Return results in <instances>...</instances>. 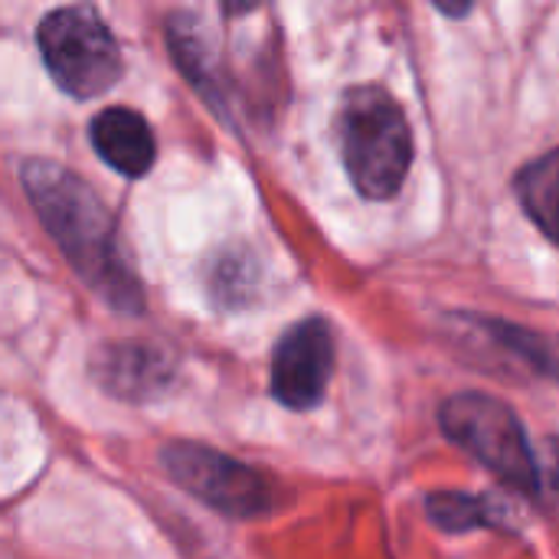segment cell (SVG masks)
<instances>
[{
    "instance_id": "1",
    "label": "cell",
    "mask_w": 559,
    "mask_h": 559,
    "mask_svg": "<svg viewBox=\"0 0 559 559\" xmlns=\"http://www.w3.org/2000/svg\"><path fill=\"white\" fill-rule=\"evenodd\" d=\"M20 180L72 272L115 311L138 314L144 308V292L118 252L115 216L102 197L69 167L43 157L23 160Z\"/></svg>"
},
{
    "instance_id": "2",
    "label": "cell",
    "mask_w": 559,
    "mask_h": 559,
    "mask_svg": "<svg viewBox=\"0 0 559 559\" xmlns=\"http://www.w3.org/2000/svg\"><path fill=\"white\" fill-rule=\"evenodd\" d=\"M337 134L357 193L367 200L396 197L413 164V131L403 105L380 85H354L341 98Z\"/></svg>"
},
{
    "instance_id": "3",
    "label": "cell",
    "mask_w": 559,
    "mask_h": 559,
    "mask_svg": "<svg viewBox=\"0 0 559 559\" xmlns=\"http://www.w3.org/2000/svg\"><path fill=\"white\" fill-rule=\"evenodd\" d=\"M439 426L508 488L524 495L540 491V465L527 445L518 413L508 403L488 393H455L442 403Z\"/></svg>"
},
{
    "instance_id": "4",
    "label": "cell",
    "mask_w": 559,
    "mask_h": 559,
    "mask_svg": "<svg viewBox=\"0 0 559 559\" xmlns=\"http://www.w3.org/2000/svg\"><path fill=\"white\" fill-rule=\"evenodd\" d=\"M39 56L56 85L72 98L105 95L124 69L108 23L92 7H59L39 20Z\"/></svg>"
},
{
    "instance_id": "5",
    "label": "cell",
    "mask_w": 559,
    "mask_h": 559,
    "mask_svg": "<svg viewBox=\"0 0 559 559\" xmlns=\"http://www.w3.org/2000/svg\"><path fill=\"white\" fill-rule=\"evenodd\" d=\"M160 465L170 475L174 485H180L187 495H193L197 501L210 504L213 511L226 514V518H259L269 511L272 504V491L265 485V478L216 452L206 445H193V442H174L160 452Z\"/></svg>"
},
{
    "instance_id": "6",
    "label": "cell",
    "mask_w": 559,
    "mask_h": 559,
    "mask_svg": "<svg viewBox=\"0 0 559 559\" xmlns=\"http://www.w3.org/2000/svg\"><path fill=\"white\" fill-rule=\"evenodd\" d=\"M334 377V331L324 318L292 324L272 354V393L282 406L314 409Z\"/></svg>"
},
{
    "instance_id": "7",
    "label": "cell",
    "mask_w": 559,
    "mask_h": 559,
    "mask_svg": "<svg viewBox=\"0 0 559 559\" xmlns=\"http://www.w3.org/2000/svg\"><path fill=\"white\" fill-rule=\"evenodd\" d=\"M174 357L144 341H115L102 344L92 354V380L115 400L147 403L157 400L174 380Z\"/></svg>"
},
{
    "instance_id": "8",
    "label": "cell",
    "mask_w": 559,
    "mask_h": 559,
    "mask_svg": "<svg viewBox=\"0 0 559 559\" xmlns=\"http://www.w3.org/2000/svg\"><path fill=\"white\" fill-rule=\"evenodd\" d=\"M88 138L95 154L118 170L121 177H144L157 157V144H154V131L144 121V115H138L134 108L124 105H111L102 108L92 124H88Z\"/></svg>"
},
{
    "instance_id": "9",
    "label": "cell",
    "mask_w": 559,
    "mask_h": 559,
    "mask_svg": "<svg viewBox=\"0 0 559 559\" xmlns=\"http://www.w3.org/2000/svg\"><path fill=\"white\" fill-rule=\"evenodd\" d=\"M514 193L531 223L559 246V147L534 157L518 170Z\"/></svg>"
},
{
    "instance_id": "10",
    "label": "cell",
    "mask_w": 559,
    "mask_h": 559,
    "mask_svg": "<svg viewBox=\"0 0 559 559\" xmlns=\"http://www.w3.org/2000/svg\"><path fill=\"white\" fill-rule=\"evenodd\" d=\"M426 514L436 527H442L449 534H462V531H475V527H501V511L491 508L488 498L462 495V491L429 495Z\"/></svg>"
},
{
    "instance_id": "11",
    "label": "cell",
    "mask_w": 559,
    "mask_h": 559,
    "mask_svg": "<svg viewBox=\"0 0 559 559\" xmlns=\"http://www.w3.org/2000/svg\"><path fill=\"white\" fill-rule=\"evenodd\" d=\"M488 331L508 347L514 350L521 360H527L537 373L550 377L559 383V337H547L518 324H504V321H488Z\"/></svg>"
},
{
    "instance_id": "12",
    "label": "cell",
    "mask_w": 559,
    "mask_h": 559,
    "mask_svg": "<svg viewBox=\"0 0 559 559\" xmlns=\"http://www.w3.org/2000/svg\"><path fill=\"white\" fill-rule=\"evenodd\" d=\"M554 488L559 491V442L557 449H554Z\"/></svg>"
}]
</instances>
